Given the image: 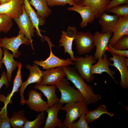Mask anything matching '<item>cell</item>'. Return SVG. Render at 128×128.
Wrapping results in <instances>:
<instances>
[{
    "mask_svg": "<svg viewBox=\"0 0 128 128\" xmlns=\"http://www.w3.org/2000/svg\"><path fill=\"white\" fill-rule=\"evenodd\" d=\"M67 78L81 92L88 105L96 103L101 99L100 95L95 94L92 87L88 85L74 67L70 65L62 66Z\"/></svg>",
    "mask_w": 128,
    "mask_h": 128,
    "instance_id": "6da1fadb",
    "label": "cell"
},
{
    "mask_svg": "<svg viewBox=\"0 0 128 128\" xmlns=\"http://www.w3.org/2000/svg\"><path fill=\"white\" fill-rule=\"evenodd\" d=\"M87 105L85 101L66 104L61 110L66 112V117L63 123L64 128H69L70 125L88 110Z\"/></svg>",
    "mask_w": 128,
    "mask_h": 128,
    "instance_id": "7a4b0ae2",
    "label": "cell"
},
{
    "mask_svg": "<svg viewBox=\"0 0 128 128\" xmlns=\"http://www.w3.org/2000/svg\"><path fill=\"white\" fill-rule=\"evenodd\" d=\"M69 80L67 78H63L56 85L61 94L59 102L63 105L85 101L83 96L79 91L70 85Z\"/></svg>",
    "mask_w": 128,
    "mask_h": 128,
    "instance_id": "3957f363",
    "label": "cell"
},
{
    "mask_svg": "<svg viewBox=\"0 0 128 128\" xmlns=\"http://www.w3.org/2000/svg\"><path fill=\"white\" fill-rule=\"evenodd\" d=\"M44 37L49 44L50 50V55L45 60H41L40 61L34 60V64L41 66L43 69L46 70L60 66L74 65V62L72 61L70 58L64 59H60L55 56L52 52L51 49L52 47L55 46L52 44L49 37L45 36Z\"/></svg>",
    "mask_w": 128,
    "mask_h": 128,
    "instance_id": "277c9868",
    "label": "cell"
},
{
    "mask_svg": "<svg viewBox=\"0 0 128 128\" xmlns=\"http://www.w3.org/2000/svg\"><path fill=\"white\" fill-rule=\"evenodd\" d=\"M74 61V67L84 79L90 82L93 80L95 77L91 73V66L96 62L94 56L85 54L84 57L76 56Z\"/></svg>",
    "mask_w": 128,
    "mask_h": 128,
    "instance_id": "5b68a950",
    "label": "cell"
},
{
    "mask_svg": "<svg viewBox=\"0 0 128 128\" xmlns=\"http://www.w3.org/2000/svg\"><path fill=\"white\" fill-rule=\"evenodd\" d=\"M37 66L34 64L32 66L28 64L26 65V68L30 72V75L27 80L23 82L19 90L21 97L20 103L22 106L24 105L25 104L26 100L23 94L27 86L29 84L32 83H36L37 85H40L48 72L49 69L43 71L41 70Z\"/></svg>",
    "mask_w": 128,
    "mask_h": 128,
    "instance_id": "8992f818",
    "label": "cell"
},
{
    "mask_svg": "<svg viewBox=\"0 0 128 128\" xmlns=\"http://www.w3.org/2000/svg\"><path fill=\"white\" fill-rule=\"evenodd\" d=\"M74 40L77 51L80 55L89 53L95 46L94 35L89 31L85 32H77Z\"/></svg>",
    "mask_w": 128,
    "mask_h": 128,
    "instance_id": "52a82bcc",
    "label": "cell"
},
{
    "mask_svg": "<svg viewBox=\"0 0 128 128\" xmlns=\"http://www.w3.org/2000/svg\"><path fill=\"white\" fill-rule=\"evenodd\" d=\"M22 44L29 45H31V43L25 34L20 31L18 35L16 36L9 38L7 37L0 38V46L11 50L14 57L15 58H18L21 54L18 49Z\"/></svg>",
    "mask_w": 128,
    "mask_h": 128,
    "instance_id": "ba28073f",
    "label": "cell"
},
{
    "mask_svg": "<svg viewBox=\"0 0 128 128\" xmlns=\"http://www.w3.org/2000/svg\"><path fill=\"white\" fill-rule=\"evenodd\" d=\"M77 32L76 27L69 26L66 32L63 30L62 31L61 37L59 41V46L64 47V53H68L73 61L76 59L74 55L72 47L73 41Z\"/></svg>",
    "mask_w": 128,
    "mask_h": 128,
    "instance_id": "9c48e42d",
    "label": "cell"
},
{
    "mask_svg": "<svg viewBox=\"0 0 128 128\" xmlns=\"http://www.w3.org/2000/svg\"><path fill=\"white\" fill-rule=\"evenodd\" d=\"M18 25L19 31L23 33L25 37L30 40L32 50L33 46L32 37H34L35 32L34 26L27 13L25 11L24 6L22 14L19 17L13 19Z\"/></svg>",
    "mask_w": 128,
    "mask_h": 128,
    "instance_id": "30bf717a",
    "label": "cell"
},
{
    "mask_svg": "<svg viewBox=\"0 0 128 128\" xmlns=\"http://www.w3.org/2000/svg\"><path fill=\"white\" fill-rule=\"evenodd\" d=\"M110 53L112 57L109 58L110 61L113 62L110 66L115 67L119 71L121 80L119 83L121 88L126 89L128 88V65L125 62L124 57Z\"/></svg>",
    "mask_w": 128,
    "mask_h": 128,
    "instance_id": "8fae6325",
    "label": "cell"
},
{
    "mask_svg": "<svg viewBox=\"0 0 128 128\" xmlns=\"http://www.w3.org/2000/svg\"><path fill=\"white\" fill-rule=\"evenodd\" d=\"M28 98L26 104L32 110L36 112L46 111L49 108L47 102L42 97V93L34 90H30L28 94Z\"/></svg>",
    "mask_w": 128,
    "mask_h": 128,
    "instance_id": "7c38bea8",
    "label": "cell"
},
{
    "mask_svg": "<svg viewBox=\"0 0 128 128\" xmlns=\"http://www.w3.org/2000/svg\"><path fill=\"white\" fill-rule=\"evenodd\" d=\"M24 0H12L0 5V14H7L12 19L19 17L22 14Z\"/></svg>",
    "mask_w": 128,
    "mask_h": 128,
    "instance_id": "4fadbf2b",
    "label": "cell"
},
{
    "mask_svg": "<svg viewBox=\"0 0 128 128\" xmlns=\"http://www.w3.org/2000/svg\"><path fill=\"white\" fill-rule=\"evenodd\" d=\"M113 33L106 32L101 33L96 32L94 35V44L96 50L94 56L96 59H98L106 53V48Z\"/></svg>",
    "mask_w": 128,
    "mask_h": 128,
    "instance_id": "5bb4252c",
    "label": "cell"
},
{
    "mask_svg": "<svg viewBox=\"0 0 128 128\" xmlns=\"http://www.w3.org/2000/svg\"><path fill=\"white\" fill-rule=\"evenodd\" d=\"M63 105L59 102L55 103L51 108H49L46 111L48 115L43 128H59L63 127V123L57 117L58 113L61 110Z\"/></svg>",
    "mask_w": 128,
    "mask_h": 128,
    "instance_id": "9a60e30c",
    "label": "cell"
},
{
    "mask_svg": "<svg viewBox=\"0 0 128 128\" xmlns=\"http://www.w3.org/2000/svg\"><path fill=\"white\" fill-rule=\"evenodd\" d=\"M98 60V62L96 64L91 66V74L93 75L96 73L101 74L104 72L106 73L116 83H118L114 76L115 71L111 70L109 67L112 63L108 58L107 53H105L102 57Z\"/></svg>",
    "mask_w": 128,
    "mask_h": 128,
    "instance_id": "2e32d148",
    "label": "cell"
},
{
    "mask_svg": "<svg viewBox=\"0 0 128 128\" xmlns=\"http://www.w3.org/2000/svg\"><path fill=\"white\" fill-rule=\"evenodd\" d=\"M114 34L108 44L112 46L118 40L125 35H128V16L119 17L114 29Z\"/></svg>",
    "mask_w": 128,
    "mask_h": 128,
    "instance_id": "e0dca14e",
    "label": "cell"
},
{
    "mask_svg": "<svg viewBox=\"0 0 128 128\" xmlns=\"http://www.w3.org/2000/svg\"><path fill=\"white\" fill-rule=\"evenodd\" d=\"M69 11H75L78 13L82 18V21L80 24L81 27L86 26L88 23L92 22L95 18L90 6H82L76 4L67 9Z\"/></svg>",
    "mask_w": 128,
    "mask_h": 128,
    "instance_id": "ac0fdd59",
    "label": "cell"
},
{
    "mask_svg": "<svg viewBox=\"0 0 128 128\" xmlns=\"http://www.w3.org/2000/svg\"><path fill=\"white\" fill-rule=\"evenodd\" d=\"M110 0H79L76 4L88 6L91 8L95 18H98L105 12V9Z\"/></svg>",
    "mask_w": 128,
    "mask_h": 128,
    "instance_id": "d6986e66",
    "label": "cell"
},
{
    "mask_svg": "<svg viewBox=\"0 0 128 128\" xmlns=\"http://www.w3.org/2000/svg\"><path fill=\"white\" fill-rule=\"evenodd\" d=\"M119 18L116 15H110L104 12L98 18V22L102 27L100 33H113Z\"/></svg>",
    "mask_w": 128,
    "mask_h": 128,
    "instance_id": "ffe728a7",
    "label": "cell"
},
{
    "mask_svg": "<svg viewBox=\"0 0 128 128\" xmlns=\"http://www.w3.org/2000/svg\"><path fill=\"white\" fill-rule=\"evenodd\" d=\"M65 76V73L61 66L49 69L47 74L39 85H56Z\"/></svg>",
    "mask_w": 128,
    "mask_h": 128,
    "instance_id": "44dd1931",
    "label": "cell"
},
{
    "mask_svg": "<svg viewBox=\"0 0 128 128\" xmlns=\"http://www.w3.org/2000/svg\"><path fill=\"white\" fill-rule=\"evenodd\" d=\"M34 87L40 91L46 97L47 99V102L49 108L52 107L55 103L59 102L60 99L57 96L55 92L57 88L56 85L48 86L37 84L35 85Z\"/></svg>",
    "mask_w": 128,
    "mask_h": 128,
    "instance_id": "7402d4cb",
    "label": "cell"
},
{
    "mask_svg": "<svg viewBox=\"0 0 128 128\" xmlns=\"http://www.w3.org/2000/svg\"><path fill=\"white\" fill-rule=\"evenodd\" d=\"M23 4L25 10L36 29L37 35L39 37H43L41 32V30L39 29V25H44L45 22V20L42 19L38 16L29 3L28 0H24Z\"/></svg>",
    "mask_w": 128,
    "mask_h": 128,
    "instance_id": "603a6c76",
    "label": "cell"
},
{
    "mask_svg": "<svg viewBox=\"0 0 128 128\" xmlns=\"http://www.w3.org/2000/svg\"><path fill=\"white\" fill-rule=\"evenodd\" d=\"M3 57L1 60L2 62L5 66L7 69L6 76L9 82L11 80V76L13 70L18 67L19 62L14 60V55L8 51V50L3 48Z\"/></svg>",
    "mask_w": 128,
    "mask_h": 128,
    "instance_id": "cb8c5ba5",
    "label": "cell"
},
{
    "mask_svg": "<svg viewBox=\"0 0 128 128\" xmlns=\"http://www.w3.org/2000/svg\"><path fill=\"white\" fill-rule=\"evenodd\" d=\"M22 67V64L20 62H19L16 74L13 82V86L12 91L10 94H8L6 96L2 94H0V101L7 104L12 103V101L11 100V97L15 92L18 91L19 88L21 87L23 83L21 75Z\"/></svg>",
    "mask_w": 128,
    "mask_h": 128,
    "instance_id": "d4e9b609",
    "label": "cell"
},
{
    "mask_svg": "<svg viewBox=\"0 0 128 128\" xmlns=\"http://www.w3.org/2000/svg\"><path fill=\"white\" fill-rule=\"evenodd\" d=\"M30 4L33 6L37 10L38 16L45 20L51 14V10L45 0H28Z\"/></svg>",
    "mask_w": 128,
    "mask_h": 128,
    "instance_id": "484cf974",
    "label": "cell"
},
{
    "mask_svg": "<svg viewBox=\"0 0 128 128\" xmlns=\"http://www.w3.org/2000/svg\"><path fill=\"white\" fill-rule=\"evenodd\" d=\"M107 114L110 117L114 115L113 114L109 112L107 110L105 105H101L93 111H90L88 110L85 114V120L88 124L99 119L102 114Z\"/></svg>",
    "mask_w": 128,
    "mask_h": 128,
    "instance_id": "4316f807",
    "label": "cell"
},
{
    "mask_svg": "<svg viewBox=\"0 0 128 128\" xmlns=\"http://www.w3.org/2000/svg\"><path fill=\"white\" fill-rule=\"evenodd\" d=\"M24 110L14 112L10 119L12 127L14 128H23L26 122L28 120L25 116Z\"/></svg>",
    "mask_w": 128,
    "mask_h": 128,
    "instance_id": "83f0119b",
    "label": "cell"
},
{
    "mask_svg": "<svg viewBox=\"0 0 128 128\" xmlns=\"http://www.w3.org/2000/svg\"><path fill=\"white\" fill-rule=\"evenodd\" d=\"M13 25L12 18L7 14H0V32L7 33Z\"/></svg>",
    "mask_w": 128,
    "mask_h": 128,
    "instance_id": "f1b7e54d",
    "label": "cell"
},
{
    "mask_svg": "<svg viewBox=\"0 0 128 128\" xmlns=\"http://www.w3.org/2000/svg\"><path fill=\"white\" fill-rule=\"evenodd\" d=\"M45 113L41 112L37 115L36 118L33 121L27 120L25 123L23 128H40L45 122Z\"/></svg>",
    "mask_w": 128,
    "mask_h": 128,
    "instance_id": "f546056e",
    "label": "cell"
},
{
    "mask_svg": "<svg viewBox=\"0 0 128 128\" xmlns=\"http://www.w3.org/2000/svg\"><path fill=\"white\" fill-rule=\"evenodd\" d=\"M7 105L5 104L0 111V128H10L12 127L10 119L7 115Z\"/></svg>",
    "mask_w": 128,
    "mask_h": 128,
    "instance_id": "4dcf8cb0",
    "label": "cell"
},
{
    "mask_svg": "<svg viewBox=\"0 0 128 128\" xmlns=\"http://www.w3.org/2000/svg\"><path fill=\"white\" fill-rule=\"evenodd\" d=\"M105 11L114 13L119 17L128 16V4L118 5Z\"/></svg>",
    "mask_w": 128,
    "mask_h": 128,
    "instance_id": "1f68e13d",
    "label": "cell"
},
{
    "mask_svg": "<svg viewBox=\"0 0 128 128\" xmlns=\"http://www.w3.org/2000/svg\"><path fill=\"white\" fill-rule=\"evenodd\" d=\"M112 46L115 49L121 50L128 49V35H125L122 37Z\"/></svg>",
    "mask_w": 128,
    "mask_h": 128,
    "instance_id": "d6a6232c",
    "label": "cell"
},
{
    "mask_svg": "<svg viewBox=\"0 0 128 128\" xmlns=\"http://www.w3.org/2000/svg\"><path fill=\"white\" fill-rule=\"evenodd\" d=\"M48 5L50 7L57 6H64L67 4L73 6L76 4L73 0H45Z\"/></svg>",
    "mask_w": 128,
    "mask_h": 128,
    "instance_id": "836d02e7",
    "label": "cell"
},
{
    "mask_svg": "<svg viewBox=\"0 0 128 128\" xmlns=\"http://www.w3.org/2000/svg\"><path fill=\"white\" fill-rule=\"evenodd\" d=\"M85 114H82L77 121L73 123L69 126V128H89L85 118Z\"/></svg>",
    "mask_w": 128,
    "mask_h": 128,
    "instance_id": "e575fe53",
    "label": "cell"
},
{
    "mask_svg": "<svg viewBox=\"0 0 128 128\" xmlns=\"http://www.w3.org/2000/svg\"><path fill=\"white\" fill-rule=\"evenodd\" d=\"M106 50L114 54L128 57V50H121L115 49L108 44L106 48Z\"/></svg>",
    "mask_w": 128,
    "mask_h": 128,
    "instance_id": "d590c367",
    "label": "cell"
},
{
    "mask_svg": "<svg viewBox=\"0 0 128 128\" xmlns=\"http://www.w3.org/2000/svg\"><path fill=\"white\" fill-rule=\"evenodd\" d=\"M128 4V0H112L110 1L105 7V11L120 5Z\"/></svg>",
    "mask_w": 128,
    "mask_h": 128,
    "instance_id": "8d00e7d4",
    "label": "cell"
},
{
    "mask_svg": "<svg viewBox=\"0 0 128 128\" xmlns=\"http://www.w3.org/2000/svg\"><path fill=\"white\" fill-rule=\"evenodd\" d=\"M9 82L6 72L5 71L3 72L0 78V89L4 85L6 86V88L8 87L9 86Z\"/></svg>",
    "mask_w": 128,
    "mask_h": 128,
    "instance_id": "74e56055",
    "label": "cell"
},
{
    "mask_svg": "<svg viewBox=\"0 0 128 128\" xmlns=\"http://www.w3.org/2000/svg\"><path fill=\"white\" fill-rule=\"evenodd\" d=\"M3 53V50L1 49V47L0 46V69L2 68L3 64V63L1 62V60L2 58Z\"/></svg>",
    "mask_w": 128,
    "mask_h": 128,
    "instance_id": "f35d334b",
    "label": "cell"
},
{
    "mask_svg": "<svg viewBox=\"0 0 128 128\" xmlns=\"http://www.w3.org/2000/svg\"><path fill=\"white\" fill-rule=\"evenodd\" d=\"M6 3V0H0V5Z\"/></svg>",
    "mask_w": 128,
    "mask_h": 128,
    "instance_id": "ab89813d",
    "label": "cell"
},
{
    "mask_svg": "<svg viewBox=\"0 0 128 128\" xmlns=\"http://www.w3.org/2000/svg\"><path fill=\"white\" fill-rule=\"evenodd\" d=\"M73 0L74 2H75L76 3H76L79 0Z\"/></svg>",
    "mask_w": 128,
    "mask_h": 128,
    "instance_id": "60d3db41",
    "label": "cell"
},
{
    "mask_svg": "<svg viewBox=\"0 0 128 128\" xmlns=\"http://www.w3.org/2000/svg\"><path fill=\"white\" fill-rule=\"evenodd\" d=\"M12 0H6V2H9Z\"/></svg>",
    "mask_w": 128,
    "mask_h": 128,
    "instance_id": "b9f144b4",
    "label": "cell"
}]
</instances>
